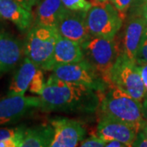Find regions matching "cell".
Listing matches in <instances>:
<instances>
[{"mask_svg":"<svg viewBox=\"0 0 147 147\" xmlns=\"http://www.w3.org/2000/svg\"><path fill=\"white\" fill-rule=\"evenodd\" d=\"M103 92L65 82L52 74L40 94V109L45 112L93 113L100 106Z\"/></svg>","mask_w":147,"mask_h":147,"instance_id":"1","label":"cell"},{"mask_svg":"<svg viewBox=\"0 0 147 147\" xmlns=\"http://www.w3.org/2000/svg\"><path fill=\"white\" fill-rule=\"evenodd\" d=\"M101 117L124 123L138 132L146 120L142 115V103L113 84L103 92L100 103Z\"/></svg>","mask_w":147,"mask_h":147,"instance_id":"2","label":"cell"},{"mask_svg":"<svg viewBox=\"0 0 147 147\" xmlns=\"http://www.w3.org/2000/svg\"><path fill=\"white\" fill-rule=\"evenodd\" d=\"M84 60L107 84H111L110 74L119 57L114 38L91 36L81 43Z\"/></svg>","mask_w":147,"mask_h":147,"instance_id":"3","label":"cell"},{"mask_svg":"<svg viewBox=\"0 0 147 147\" xmlns=\"http://www.w3.org/2000/svg\"><path fill=\"white\" fill-rule=\"evenodd\" d=\"M123 19L110 1L97 0L86 12V25L91 36L114 38L123 26Z\"/></svg>","mask_w":147,"mask_h":147,"instance_id":"4","label":"cell"},{"mask_svg":"<svg viewBox=\"0 0 147 147\" xmlns=\"http://www.w3.org/2000/svg\"><path fill=\"white\" fill-rule=\"evenodd\" d=\"M57 38L55 27L34 25L28 32L24 46L26 57L45 70L52 59Z\"/></svg>","mask_w":147,"mask_h":147,"instance_id":"5","label":"cell"},{"mask_svg":"<svg viewBox=\"0 0 147 147\" xmlns=\"http://www.w3.org/2000/svg\"><path fill=\"white\" fill-rule=\"evenodd\" d=\"M110 81L142 103L147 95L137 62L123 53H119L112 68Z\"/></svg>","mask_w":147,"mask_h":147,"instance_id":"6","label":"cell"},{"mask_svg":"<svg viewBox=\"0 0 147 147\" xmlns=\"http://www.w3.org/2000/svg\"><path fill=\"white\" fill-rule=\"evenodd\" d=\"M52 71L54 76L65 82L81 84L97 91H105L110 85L105 83L84 60L76 63L60 65Z\"/></svg>","mask_w":147,"mask_h":147,"instance_id":"7","label":"cell"},{"mask_svg":"<svg viewBox=\"0 0 147 147\" xmlns=\"http://www.w3.org/2000/svg\"><path fill=\"white\" fill-rule=\"evenodd\" d=\"M40 106V97L25 95L7 96L0 100V126L15 123Z\"/></svg>","mask_w":147,"mask_h":147,"instance_id":"8","label":"cell"},{"mask_svg":"<svg viewBox=\"0 0 147 147\" xmlns=\"http://www.w3.org/2000/svg\"><path fill=\"white\" fill-rule=\"evenodd\" d=\"M86 12L65 8L55 26L58 34L80 44L86 41L91 37L86 25Z\"/></svg>","mask_w":147,"mask_h":147,"instance_id":"9","label":"cell"},{"mask_svg":"<svg viewBox=\"0 0 147 147\" xmlns=\"http://www.w3.org/2000/svg\"><path fill=\"white\" fill-rule=\"evenodd\" d=\"M54 130L50 147H75L84 139L86 129L82 123L66 118L51 121Z\"/></svg>","mask_w":147,"mask_h":147,"instance_id":"10","label":"cell"},{"mask_svg":"<svg viewBox=\"0 0 147 147\" xmlns=\"http://www.w3.org/2000/svg\"><path fill=\"white\" fill-rule=\"evenodd\" d=\"M83 60L84 54L81 44L61 36L58 34L53 57L45 70H53L60 65L76 63Z\"/></svg>","mask_w":147,"mask_h":147,"instance_id":"11","label":"cell"},{"mask_svg":"<svg viewBox=\"0 0 147 147\" xmlns=\"http://www.w3.org/2000/svg\"><path fill=\"white\" fill-rule=\"evenodd\" d=\"M137 134V131L129 125L106 117H101L97 126V135L105 142L117 140L127 147L131 146Z\"/></svg>","mask_w":147,"mask_h":147,"instance_id":"12","label":"cell"},{"mask_svg":"<svg viewBox=\"0 0 147 147\" xmlns=\"http://www.w3.org/2000/svg\"><path fill=\"white\" fill-rule=\"evenodd\" d=\"M146 26V21L137 15H133L127 23L123 41V53L135 61Z\"/></svg>","mask_w":147,"mask_h":147,"instance_id":"13","label":"cell"},{"mask_svg":"<svg viewBox=\"0 0 147 147\" xmlns=\"http://www.w3.org/2000/svg\"><path fill=\"white\" fill-rule=\"evenodd\" d=\"M22 55L21 42L7 33L0 34V75L14 68Z\"/></svg>","mask_w":147,"mask_h":147,"instance_id":"14","label":"cell"},{"mask_svg":"<svg viewBox=\"0 0 147 147\" xmlns=\"http://www.w3.org/2000/svg\"><path fill=\"white\" fill-rule=\"evenodd\" d=\"M0 18L11 21L21 31H26L31 26L34 16L16 0H0Z\"/></svg>","mask_w":147,"mask_h":147,"instance_id":"15","label":"cell"},{"mask_svg":"<svg viewBox=\"0 0 147 147\" xmlns=\"http://www.w3.org/2000/svg\"><path fill=\"white\" fill-rule=\"evenodd\" d=\"M34 25L55 27L65 7L61 0H40L37 4Z\"/></svg>","mask_w":147,"mask_h":147,"instance_id":"16","label":"cell"},{"mask_svg":"<svg viewBox=\"0 0 147 147\" xmlns=\"http://www.w3.org/2000/svg\"><path fill=\"white\" fill-rule=\"evenodd\" d=\"M38 68L29 58H25L11 82L7 96L25 95Z\"/></svg>","mask_w":147,"mask_h":147,"instance_id":"17","label":"cell"},{"mask_svg":"<svg viewBox=\"0 0 147 147\" xmlns=\"http://www.w3.org/2000/svg\"><path fill=\"white\" fill-rule=\"evenodd\" d=\"M54 130L52 124H42L26 129L21 147H47L53 140Z\"/></svg>","mask_w":147,"mask_h":147,"instance_id":"18","label":"cell"},{"mask_svg":"<svg viewBox=\"0 0 147 147\" xmlns=\"http://www.w3.org/2000/svg\"><path fill=\"white\" fill-rule=\"evenodd\" d=\"M26 127L24 126L0 128V147H21Z\"/></svg>","mask_w":147,"mask_h":147,"instance_id":"19","label":"cell"},{"mask_svg":"<svg viewBox=\"0 0 147 147\" xmlns=\"http://www.w3.org/2000/svg\"><path fill=\"white\" fill-rule=\"evenodd\" d=\"M44 85H45V82H44V76H43L42 69L38 68L34 79L32 80L29 90L31 93L40 96L44 88Z\"/></svg>","mask_w":147,"mask_h":147,"instance_id":"20","label":"cell"},{"mask_svg":"<svg viewBox=\"0 0 147 147\" xmlns=\"http://www.w3.org/2000/svg\"><path fill=\"white\" fill-rule=\"evenodd\" d=\"M65 8L74 11H88L92 5L87 0H61Z\"/></svg>","mask_w":147,"mask_h":147,"instance_id":"21","label":"cell"},{"mask_svg":"<svg viewBox=\"0 0 147 147\" xmlns=\"http://www.w3.org/2000/svg\"><path fill=\"white\" fill-rule=\"evenodd\" d=\"M111 3L115 6L121 16L124 18L127 11L131 8L137 0H110Z\"/></svg>","mask_w":147,"mask_h":147,"instance_id":"22","label":"cell"},{"mask_svg":"<svg viewBox=\"0 0 147 147\" xmlns=\"http://www.w3.org/2000/svg\"><path fill=\"white\" fill-rule=\"evenodd\" d=\"M106 142L100 138L98 135L92 136L87 139H84L80 142L79 146L82 147H104L105 146Z\"/></svg>","mask_w":147,"mask_h":147,"instance_id":"23","label":"cell"},{"mask_svg":"<svg viewBox=\"0 0 147 147\" xmlns=\"http://www.w3.org/2000/svg\"><path fill=\"white\" fill-rule=\"evenodd\" d=\"M136 61L147 62V36H144L137 53Z\"/></svg>","mask_w":147,"mask_h":147,"instance_id":"24","label":"cell"},{"mask_svg":"<svg viewBox=\"0 0 147 147\" xmlns=\"http://www.w3.org/2000/svg\"><path fill=\"white\" fill-rule=\"evenodd\" d=\"M133 147H147V137L145 132L141 130L137 132L136 139L132 143Z\"/></svg>","mask_w":147,"mask_h":147,"instance_id":"25","label":"cell"},{"mask_svg":"<svg viewBox=\"0 0 147 147\" xmlns=\"http://www.w3.org/2000/svg\"><path fill=\"white\" fill-rule=\"evenodd\" d=\"M136 62L141 74L142 81L147 91V62H144V61H136Z\"/></svg>","mask_w":147,"mask_h":147,"instance_id":"26","label":"cell"},{"mask_svg":"<svg viewBox=\"0 0 147 147\" xmlns=\"http://www.w3.org/2000/svg\"><path fill=\"white\" fill-rule=\"evenodd\" d=\"M16 1L18 2L20 4H21L24 7H26L27 10L31 11L32 7L34 5L38 4L40 0H16Z\"/></svg>","mask_w":147,"mask_h":147,"instance_id":"27","label":"cell"},{"mask_svg":"<svg viewBox=\"0 0 147 147\" xmlns=\"http://www.w3.org/2000/svg\"><path fill=\"white\" fill-rule=\"evenodd\" d=\"M137 11V14H134V15L142 16V18L147 22V2L146 3H144L140 8H138Z\"/></svg>","mask_w":147,"mask_h":147,"instance_id":"28","label":"cell"},{"mask_svg":"<svg viewBox=\"0 0 147 147\" xmlns=\"http://www.w3.org/2000/svg\"><path fill=\"white\" fill-rule=\"evenodd\" d=\"M105 146L106 147H127L124 143L119 142V141H117V140H110V141L106 142Z\"/></svg>","mask_w":147,"mask_h":147,"instance_id":"29","label":"cell"},{"mask_svg":"<svg viewBox=\"0 0 147 147\" xmlns=\"http://www.w3.org/2000/svg\"><path fill=\"white\" fill-rule=\"evenodd\" d=\"M142 115L144 119L147 121V95L142 100Z\"/></svg>","mask_w":147,"mask_h":147,"instance_id":"30","label":"cell"},{"mask_svg":"<svg viewBox=\"0 0 147 147\" xmlns=\"http://www.w3.org/2000/svg\"><path fill=\"white\" fill-rule=\"evenodd\" d=\"M147 2V0H137L136 1V3H135V4L133 5L132 7H135L136 9H138V8H140L141 7H142L144 3H146Z\"/></svg>","mask_w":147,"mask_h":147,"instance_id":"31","label":"cell"},{"mask_svg":"<svg viewBox=\"0 0 147 147\" xmlns=\"http://www.w3.org/2000/svg\"><path fill=\"white\" fill-rule=\"evenodd\" d=\"M142 130L145 132V134L146 135V137H147V121L146 120V123H145V124H144V126H143V127H142Z\"/></svg>","mask_w":147,"mask_h":147,"instance_id":"32","label":"cell"},{"mask_svg":"<svg viewBox=\"0 0 147 147\" xmlns=\"http://www.w3.org/2000/svg\"><path fill=\"white\" fill-rule=\"evenodd\" d=\"M144 36H147V26L146 28V31H145V35Z\"/></svg>","mask_w":147,"mask_h":147,"instance_id":"33","label":"cell"},{"mask_svg":"<svg viewBox=\"0 0 147 147\" xmlns=\"http://www.w3.org/2000/svg\"><path fill=\"white\" fill-rule=\"evenodd\" d=\"M100 2H106V1H110V0H98Z\"/></svg>","mask_w":147,"mask_h":147,"instance_id":"34","label":"cell"}]
</instances>
